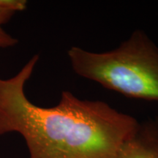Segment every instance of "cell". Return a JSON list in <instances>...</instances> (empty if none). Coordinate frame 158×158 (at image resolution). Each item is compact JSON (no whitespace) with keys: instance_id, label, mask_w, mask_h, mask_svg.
I'll use <instances>...</instances> for the list:
<instances>
[{"instance_id":"277c9868","label":"cell","mask_w":158,"mask_h":158,"mask_svg":"<svg viewBox=\"0 0 158 158\" xmlns=\"http://www.w3.org/2000/svg\"><path fill=\"white\" fill-rule=\"evenodd\" d=\"M25 0H0V48H5L15 46L19 43L15 37L3 29L2 26L8 22L16 13L27 8Z\"/></svg>"},{"instance_id":"3957f363","label":"cell","mask_w":158,"mask_h":158,"mask_svg":"<svg viewBox=\"0 0 158 158\" xmlns=\"http://www.w3.org/2000/svg\"><path fill=\"white\" fill-rule=\"evenodd\" d=\"M115 158H158V118L139 123L120 146Z\"/></svg>"},{"instance_id":"7a4b0ae2","label":"cell","mask_w":158,"mask_h":158,"mask_svg":"<svg viewBox=\"0 0 158 158\" xmlns=\"http://www.w3.org/2000/svg\"><path fill=\"white\" fill-rule=\"evenodd\" d=\"M68 56L78 76L127 98L158 101V47L143 31H134L110 51L73 46Z\"/></svg>"},{"instance_id":"6da1fadb","label":"cell","mask_w":158,"mask_h":158,"mask_svg":"<svg viewBox=\"0 0 158 158\" xmlns=\"http://www.w3.org/2000/svg\"><path fill=\"white\" fill-rule=\"evenodd\" d=\"M39 60L34 55L14 76L0 78V135H21L29 158H115L139 122L100 100L63 91L58 104L40 107L25 93Z\"/></svg>"}]
</instances>
